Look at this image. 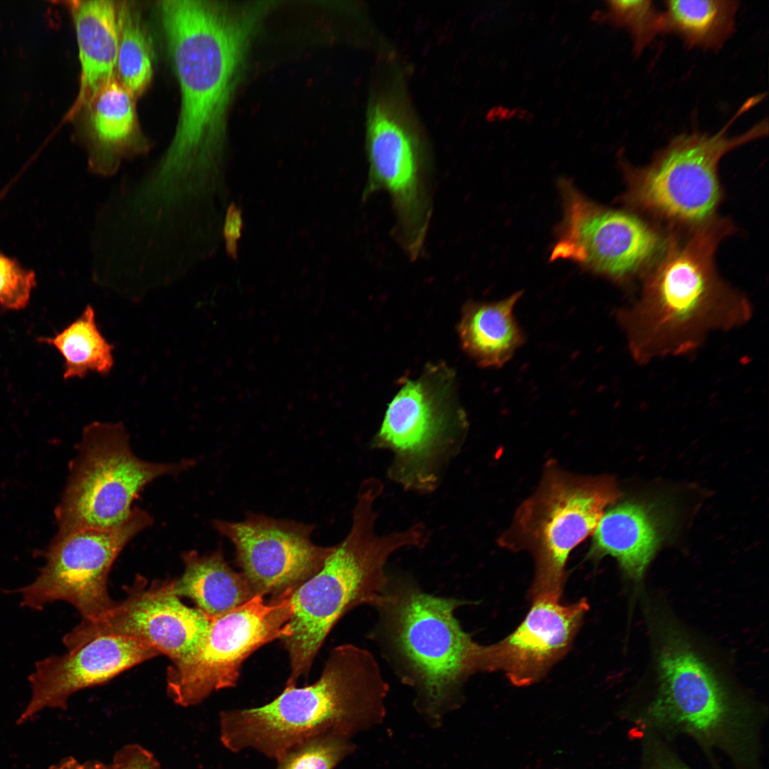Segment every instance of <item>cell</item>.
Here are the masks:
<instances>
[{"instance_id":"cell-3","label":"cell","mask_w":769,"mask_h":769,"mask_svg":"<svg viewBox=\"0 0 769 769\" xmlns=\"http://www.w3.org/2000/svg\"><path fill=\"white\" fill-rule=\"evenodd\" d=\"M388 691L371 652L340 645L314 684L286 686L259 707L221 712L220 741L232 752L252 748L278 762L308 740L328 734L347 738L380 720Z\"/></svg>"},{"instance_id":"cell-4","label":"cell","mask_w":769,"mask_h":769,"mask_svg":"<svg viewBox=\"0 0 769 769\" xmlns=\"http://www.w3.org/2000/svg\"><path fill=\"white\" fill-rule=\"evenodd\" d=\"M382 491L379 479L364 481L348 534L334 546L321 570L291 596L290 634L282 639L290 661L286 686H296L300 678L307 677L327 636L342 617L358 606L375 607L380 602L389 581L384 570L389 556L405 547H421L424 542L422 524L377 534L374 503Z\"/></svg>"},{"instance_id":"cell-5","label":"cell","mask_w":769,"mask_h":769,"mask_svg":"<svg viewBox=\"0 0 769 769\" xmlns=\"http://www.w3.org/2000/svg\"><path fill=\"white\" fill-rule=\"evenodd\" d=\"M466 602L389 577L375 607L378 622L372 638L398 678L414 690L419 707L432 714L455 704L467 679L481 672L483 645L463 629L454 614Z\"/></svg>"},{"instance_id":"cell-28","label":"cell","mask_w":769,"mask_h":769,"mask_svg":"<svg viewBox=\"0 0 769 769\" xmlns=\"http://www.w3.org/2000/svg\"><path fill=\"white\" fill-rule=\"evenodd\" d=\"M347 738L328 734L308 740L290 750L276 769H334L352 750Z\"/></svg>"},{"instance_id":"cell-26","label":"cell","mask_w":769,"mask_h":769,"mask_svg":"<svg viewBox=\"0 0 769 769\" xmlns=\"http://www.w3.org/2000/svg\"><path fill=\"white\" fill-rule=\"evenodd\" d=\"M117 12L118 80L136 96L146 89L152 78V45L141 18L132 6L123 2L117 6Z\"/></svg>"},{"instance_id":"cell-18","label":"cell","mask_w":769,"mask_h":769,"mask_svg":"<svg viewBox=\"0 0 769 769\" xmlns=\"http://www.w3.org/2000/svg\"><path fill=\"white\" fill-rule=\"evenodd\" d=\"M161 654L152 647L121 636H101L36 663L29 675L31 697L17 723L46 708L64 709L81 689L102 684Z\"/></svg>"},{"instance_id":"cell-13","label":"cell","mask_w":769,"mask_h":769,"mask_svg":"<svg viewBox=\"0 0 769 769\" xmlns=\"http://www.w3.org/2000/svg\"><path fill=\"white\" fill-rule=\"evenodd\" d=\"M366 150L369 169L362 199L380 192L389 195L393 236L414 261L422 255L431 223V172L422 146L387 98L370 107Z\"/></svg>"},{"instance_id":"cell-19","label":"cell","mask_w":769,"mask_h":769,"mask_svg":"<svg viewBox=\"0 0 769 769\" xmlns=\"http://www.w3.org/2000/svg\"><path fill=\"white\" fill-rule=\"evenodd\" d=\"M609 507L594 530L587 558L610 555L628 578L639 582L671 529V508L655 497L617 500Z\"/></svg>"},{"instance_id":"cell-1","label":"cell","mask_w":769,"mask_h":769,"mask_svg":"<svg viewBox=\"0 0 769 769\" xmlns=\"http://www.w3.org/2000/svg\"><path fill=\"white\" fill-rule=\"evenodd\" d=\"M159 6L181 101L170 145L152 170L162 184L181 189L194 184L211 161L259 15L250 6L210 1H162Z\"/></svg>"},{"instance_id":"cell-2","label":"cell","mask_w":769,"mask_h":769,"mask_svg":"<svg viewBox=\"0 0 769 769\" xmlns=\"http://www.w3.org/2000/svg\"><path fill=\"white\" fill-rule=\"evenodd\" d=\"M717 216L686 231H669L664 250L641 280L638 300L616 311L634 361L691 353L712 332L728 331L752 318L750 302L718 274L715 255L735 232Z\"/></svg>"},{"instance_id":"cell-14","label":"cell","mask_w":769,"mask_h":769,"mask_svg":"<svg viewBox=\"0 0 769 769\" xmlns=\"http://www.w3.org/2000/svg\"><path fill=\"white\" fill-rule=\"evenodd\" d=\"M153 523L145 510L134 507L128 519L110 528L58 533L36 579L19 590L21 605L35 610L63 600L93 620L115 603L108 591L111 567L124 548Z\"/></svg>"},{"instance_id":"cell-30","label":"cell","mask_w":769,"mask_h":769,"mask_svg":"<svg viewBox=\"0 0 769 769\" xmlns=\"http://www.w3.org/2000/svg\"><path fill=\"white\" fill-rule=\"evenodd\" d=\"M644 761L648 769H691L665 742L652 734L645 741Z\"/></svg>"},{"instance_id":"cell-17","label":"cell","mask_w":769,"mask_h":769,"mask_svg":"<svg viewBox=\"0 0 769 769\" xmlns=\"http://www.w3.org/2000/svg\"><path fill=\"white\" fill-rule=\"evenodd\" d=\"M552 595L533 597L523 621L500 642L483 647L482 672L505 673L518 686L540 679L568 651L589 605H570Z\"/></svg>"},{"instance_id":"cell-29","label":"cell","mask_w":769,"mask_h":769,"mask_svg":"<svg viewBox=\"0 0 769 769\" xmlns=\"http://www.w3.org/2000/svg\"><path fill=\"white\" fill-rule=\"evenodd\" d=\"M36 286V275L14 259L0 253V305L8 310L24 308Z\"/></svg>"},{"instance_id":"cell-22","label":"cell","mask_w":769,"mask_h":769,"mask_svg":"<svg viewBox=\"0 0 769 769\" xmlns=\"http://www.w3.org/2000/svg\"><path fill=\"white\" fill-rule=\"evenodd\" d=\"M523 291L495 302L469 300L462 308L457 332L464 351L482 367L505 365L525 342L514 315Z\"/></svg>"},{"instance_id":"cell-6","label":"cell","mask_w":769,"mask_h":769,"mask_svg":"<svg viewBox=\"0 0 769 769\" xmlns=\"http://www.w3.org/2000/svg\"><path fill=\"white\" fill-rule=\"evenodd\" d=\"M658 688L642 719L651 728L688 735L708 750L726 753L741 769H753L758 723L684 636L661 627Z\"/></svg>"},{"instance_id":"cell-12","label":"cell","mask_w":769,"mask_h":769,"mask_svg":"<svg viewBox=\"0 0 769 769\" xmlns=\"http://www.w3.org/2000/svg\"><path fill=\"white\" fill-rule=\"evenodd\" d=\"M292 593L268 603L257 595L226 613L210 617L197 647L167 668L169 696L178 705L190 706L214 691L235 686L242 664L253 652L289 636Z\"/></svg>"},{"instance_id":"cell-21","label":"cell","mask_w":769,"mask_h":769,"mask_svg":"<svg viewBox=\"0 0 769 769\" xmlns=\"http://www.w3.org/2000/svg\"><path fill=\"white\" fill-rule=\"evenodd\" d=\"M73 17L81 68L77 106L86 108L98 91L115 78L119 44L117 6L112 1H78Z\"/></svg>"},{"instance_id":"cell-11","label":"cell","mask_w":769,"mask_h":769,"mask_svg":"<svg viewBox=\"0 0 769 769\" xmlns=\"http://www.w3.org/2000/svg\"><path fill=\"white\" fill-rule=\"evenodd\" d=\"M558 185L563 218L550 261L576 262L624 287L641 281L664 250L667 232L637 213L595 203L568 179Z\"/></svg>"},{"instance_id":"cell-16","label":"cell","mask_w":769,"mask_h":769,"mask_svg":"<svg viewBox=\"0 0 769 769\" xmlns=\"http://www.w3.org/2000/svg\"><path fill=\"white\" fill-rule=\"evenodd\" d=\"M213 525L232 543L241 572L263 597L293 592L321 570L334 549L312 542L313 525L261 514L240 522L216 519Z\"/></svg>"},{"instance_id":"cell-15","label":"cell","mask_w":769,"mask_h":769,"mask_svg":"<svg viewBox=\"0 0 769 769\" xmlns=\"http://www.w3.org/2000/svg\"><path fill=\"white\" fill-rule=\"evenodd\" d=\"M127 597L93 620H83L66 634L68 649L101 636H121L144 642L172 662L189 654L202 639L210 617L185 605L177 596L174 579L150 584L137 575Z\"/></svg>"},{"instance_id":"cell-7","label":"cell","mask_w":769,"mask_h":769,"mask_svg":"<svg viewBox=\"0 0 769 769\" xmlns=\"http://www.w3.org/2000/svg\"><path fill=\"white\" fill-rule=\"evenodd\" d=\"M748 99L718 132H693L674 137L648 164L635 167L620 160L626 189L618 199L630 210L647 216L663 229L685 231L717 216L723 199L718 176L721 158L728 152L767 135V120L729 136L732 123L759 101Z\"/></svg>"},{"instance_id":"cell-24","label":"cell","mask_w":769,"mask_h":769,"mask_svg":"<svg viewBox=\"0 0 769 769\" xmlns=\"http://www.w3.org/2000/svg\"><path fill=\"white\" fill-rule=\"evenodd\" d=\"M664 4L663 32L676 33L689 46L718 49L734 31L738 1L669 0Z\"/></svg>"},{"instance_id":"cell-8","label":"cell","mask_w":769,"mask_h":769,"mask_svg":"<svg viewBox=\"0 0 769 769\" xmlns=\"http://www.w3.org/2000/svg\"><path fill=\"white\" fill-rule=\"evenodd\" d=\"M621 493L609 476H581L548 464L536 491L518 508L502 547L528 550L535 560L531 595L560 597L571 551L594 532Z\"/></svg>"},{"instance_id":"cell-20","label":"cell","mask_w":769,"mask_h":769,"mask_svg":"<svg viewBox=\"0 0 769 769\" xmlns=\"http://www.w3.org/2000/svg\"><path fill=\"white\" fill-rule=\"evenodd\" d=\"M134 97L113 78L87 106L88 163L92 173L113 176L123 159L147 152L148 145L138 131Z\"/></svg>"},{"instance_id":"cell-33","label":"cell","mask_w":769,"mask_h":769,"mask_svg":"<svg viewBox=\"0 0 769 769\" xmlns=\"http://www.w3.org/2000/svg\"><path fill=\"white\" fill-rule=\"evenodd\" d=\"M50 769H115L112 764L107 765L93 760L80 763L74 758H66L60 763L53 765Z\"/></svg>"},{"instance_id":"cell-10","label":"cell","mask_w":769,"mask_h":769,"mask_svg":"<svg viewBox=\"0 0 769 769\" xmlns=\"http://www.w3.org/2000/svg\"><path fill=\"white\" fill-rule=\"evenodd\" d=\"M191 460L159 463L132 450L122 423L93 422L83 429L56 511L58 533L110 528L125 522L140 491L155 479L183 472Z\"/></svg>"},{"instance_id":"cell-23","label":"cell","mask_w":769,"mask_h":769,"mask_svg":"<svg viewBox=\"0 0 769 769\" xmlns=\"http://www.w3.org/2000/svg\"><path fill=\"white\" fill-rule=\"evenodd\" d=\"M184 570L174 579L178 597L192 600L209 617L239 607L257 595L242 572L234 571L221 549L199 555L195 550L182 554Z\"/></svg>"},{"instance_id":"cell-32","label":"cell","mask_w":769,"mask_h":769,"mask_svg":"<svg viewBox=\"0 0 769 769\" xmlns=\"http://www.w3.org/2000/svg\"><path fill=\"white\" fill-rule=\"evenodd\" d=\"M243 226L241 209L234 203H231L226 214L224 237L227 254L234 260L238 256V241L241 236Z\"/></svg>"},{"instance_id":"cell-25","label":"cell","mask_w":769,"mask_h":769,"mask_svg":"<svg viewBox=\"0 0 769 769\" xmlns=\"http://www.w3.org/2000/svg\"><path fill=\"white\" fill-rule=\"evenodd\" d=\"M40 341L63 357L64 379L83 378L89 372L107 375L114 365L113 346L100 332L91 305L61 332Z\"/></svg>"},{"instance_id":"cell-27","label":"cell","mask_w":769,"mask_h":769,"mask_svg":"<svg viewBox=\"0 0 769 769\" xmlns=\"http://www.w3.org/2000/svg\"><path fill=\"white\" fill-rule=\"evenodd\" d=\"M605 19L627 28L633 39L634 52L639 54L663 32L662 14L652 1L612 0L607 1Z\"/></svg>"},{"instance_id":"cell-31","label":"cell","mask_w":769,"mask_h":769,"mask_svg":"<svg viewBox=\"0 0 769 769\" xmlns=\"http://www.w3.org/2000/svg\"><path fill=\"white\" fill-rule=\"evenodd\" d=\"M112 765L115 769H161L154 755L137 744L122 747L115 754Z\"/></svg>"},{"instance_id":"cell-9","label":"cell","mask_w":769,"mask_h":769,"mask_svg":"<svg viewBox=\"0 0 769 769\" xmlns=\"http://www.w3.org/2000/svg\"><path fill=\"white\" fill-rule=\"evenodd\" d=\"M466 428L454 372L430 365L394 397L372 444L393 454L392 480L407 490L429 492L439 483L440 469L461 444Z\"/></svg>"}]
</instances>
